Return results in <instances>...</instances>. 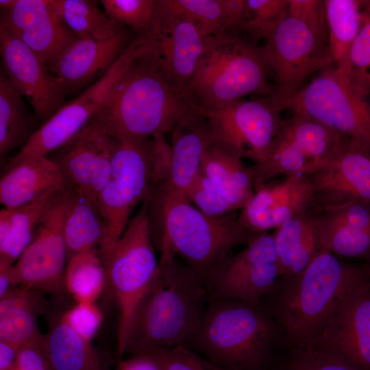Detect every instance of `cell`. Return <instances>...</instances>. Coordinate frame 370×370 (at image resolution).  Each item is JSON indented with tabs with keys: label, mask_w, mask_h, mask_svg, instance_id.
<instances>
[{
	"label": "cell",
	"mask_w": 370,
	"mask_h": 370,
	"mask_svg": "<svg viewBox=\"0 0 370 370\" xmlns=\"http://www.w3.org/2000/svg\"><path fill=\"white\" fill-rule=\"evenodd\" d=\"M370 283V263L356 264L322 249L301 272L280 277L262 299L292 349L308 346L338 308Z\"/></svg>",
	"instance_id": "6da1fadb"
},
{
	"label": "cell",
	"mask_w": 370,
	"mask_h": 370,
	"mask_svg": "<svg viewBox=\"0 0 370 370\" xmlns=\"http://www.w3.org/2000/svg\"><path fill=\"white\" fill-rule=\"evenodd\" d=\"M153 45L132 62L90 121L112 138L140 140L164 135L197 104L190 92L164 74Z\"/></svg>",
	"instance_id": "7a4b0ae2"
},
{
	"label": "cell",
	"mask_w": 370,
	"mask_h": 370,
	"mask_svg": "<svg viewBox=\"0 0 370 370\" xmlns=\"http://www.w3.org/2000/svg\"><path fill=\"white\" fill-rule=\"evenodd\" d=\"M156 275L134 316L126 353L188 347L208 302L197 274L169 251H161Z\"/></svg>",
	"instance_id": "3957f363"
},
{
	"label": "cell",
	"mask_w": 370,
	"mask_h": 370,
	"mask_svg": "<svg viewBox=\"0 0 370 370\" xmlns=\"http://www.w3.org/2000/svg\"><path fill=\"white\" fill-rule=\"evenodd\" d=\"M148 213L153 241L160 251L180 258L203 282L234 247L246 245L258 234L239 223L236 211L211 217L188 199L167 195L154 186Z\"/></svg>",
	"instance_id": "277c9868"
},
{
	"label": "cell",
	"mask_w": 370,
	"mask_h": 370,
	"mask_svg": "<svg viewBox=\"0 0 370 370\" xmlns=\"http://www.w3.org/2000/svg\"><path fill=\"white\" fill-rule=\"evenodd\" d=\"M280 339L262 301L213 299L187 348L227 370H263Z\"/></svg>",
	"instance_id": "5b68a950"
},
{
	"label": "cell",
	"mask_w": 370,
	"mask_h": 370,
	"mask_svg": "<svg viewBox=\"0 0 370 370\" xmlns=\"http://www.w3.org/2000/svg\"><path fill=\"white\" fill-rule=\"evenodd\" d=\"M269 73L260 47L238 32H225L206 37L190 91L197 105L208 107L247 95L271 96Z\"/></svg>",
	"instance_id": "8992f818"
},
{
	"label": "cell",
	"mask_w": 370,
	"mask_h": 370,
	"mask_svg": "<svg viewBox=\"0 0 370 370\" xmlns=\"http://www.w3.org/2000/svg\"><path fill=\"white\" fill-rule=\"evenodd\" d=\"M149 197L141 204L114 247L101 256L106 283L119 308L116 352L118 360L126 353L136 310L149 291L158 269L149 225Z\"/></svg>",
	"instance_id": "52a82bcc"
},
{
	"label": "cell",
	"mask_w": 370,
	"mask_h": 370,
	"mask_svg": "<svg viewBox=\"0 0 370 370\" xmlns=\"http://www.w3.org/2000/svg\"><path fill=\"white\" fill-rule=\"evenodd\" d=\"M153 137L123 140L112 137V169L97 206L106 234L99 251L106 254L124 232L131 214L149 196L159 179L160 164Z\"/></svg>",
	"instance_id": "ba28073f"
},
{
	"label": "cell",
	"mask_w": 370,
	"mask_h": 370,
	"mask_svg": "<svg viewBox=\"0 0 370 370\" xmlns=\"http://www.w3.org/2000/svg\"><path fill=\"white\" fill-rule=\"evenodd\" d=\"M273 99L282 110L314 119L370 153V103L334 66L322 71L293 96Z\"/></svg>",
	"instance_id": "9c48e42d"
},
{
	"label": "cell",
	"mask_w": 370,
	"mask_h": 370,
	"mask_svg": "<svg viewBox=\"0 0 370 370\" xmlns=\"http://www.w3.org/2000/svg\"><path fill=\"white\" fill-rule=\"evenodd\" d=\"M195 108L206 120L212 146L254 164L265 160L284 120L271 96Z\"/></svg>",
	"instance_id": "30bf717a"
},
{
	"label": "cell",
	"mask_w": 370,
	"mask_h": 370,
	"mask_svg": "<svg viewBox=\"0 0 370 370\" xmlns=\"http://www.w3.org/2000/svg\"><path fill=\"white\" fill-rule=\"evenodd\" d=\"M152 45V35L147 27L136 34L103 75L42 123L16 155L47 156L66 143L105 106L132 62Z\"/></svg>",
	"instance_id": "8fae6325"
},
{
	"label": "cell",
	"mask_w": 370,
	"mask_h": 370,
	"mask_svg": "<svg viewBox=\"0 0 370 370\" xmlns=\"http://www.w3.org/2000/svg\"><path fill=\"white\" fill-rule=\"evenodd\" d=\"M345 136L300 114L283 120L265 160L251 166L254 185L279 175H308L332 156Z\"/></svg>",
	"instance_id": "7c38bea8"
},
{
	"label": "cell",
	"mask_w": 370,
	"mask_h": 370,
	"mask_svg": "<svg viewBox=\"0 0 370 370\" xmlns=\"http://www.w3.org/2000/svg\"><path fill=\"white\" fill-rule=\"evenodd\" d=\"M260 48L278 84L271 95L276 100L293 96L312 74L334 64L328 44L288 16L264 38Z\"/></svg>",
	"instance_id": "4fadbf2b"
},
{
	"label": "cell",
	"mask_w": 370,
	"mask_h": 370,
	"mask_svg": "<svg viewBox=\"0 0 370 370\" xmlns=\"http://www.w3.org/2000/svg\"><path fill=\"white\" fill-rule=\"evenodd\" d=\"M279 278L273 234L258 233L239 253H230L209 271L204 284L213 299L260 302Z\"/></svg>",
	"instance_id": "5bb4252c"
},
{
	"label": "cell",
	"mask_w": 370,
	"mask_h": 370,
	"mask_svg": "<svg viewBox=\"0 0 370 370\" xmlns=\"http://www.w3.org/2000/svg\"><path fill=\"white\" fill-rule=\"evenodd\" d=\"M72 195L68 188L56 195L14 264L20 286L56 295L65 289L68 252L64 227Z\"/></svg>",
	"instance_id": "9a60e30c"
},
{
	"label": "cell",
	"mask_w": 370,
	"mask_h": 370,
	"mask_svg": "<svg viewBox=\"0 0 370 370\" xmlns=\"http://www.w3.org/2000/svg\"><path fill=\"white\" fill-rule=\"evenodd\" d=\"M149 28L153 40L152 51L161 69L175 85L190 92L206 37L166 0H156Z\"/></svg>",
	"instance_id": "2e32d148"
},
{
	"label": "cell",
	"mask_w": 370,
	"mask_h": 370,
	"mask_svg": "<svg viewBox=\"0 0 370 370\" xmlns=\"http://www.w3.org/2000/svg\"><path fill=\"white\" fill-rule=\"evenodd\" d=\"M1 68L44 123L64 104L68 92L47 64L15 36L0 27Z\"/></svg>",
	"instance_id": "e0dca14e"
},
{
	"label": "cell",
	"mask_w": 370,
	"mask_h": 370,
	"mask_svg": "<svg viewBox=\"0 0 370 370\" xmlns=\"http://www.w3.org/2000/svg\"><path fill=\"white\" fill-rule=\"evenodd\" d=\"M68 188L97 204L112 169V137L92 121L49 156Z\"/></svg>",
	"instance_id": "ac0fdd59"
},
{
	"label": "cell",
	"mask_w": 370,
	"mask_h": 370,
	"mask_svg": "<svg viewBox=\"0 0 370 370\" xmlns=\"http://www.w3.org/2000/svg\"><path fill=\"white\" fill-rule=\"evenodd\" d=\"M308 176L318 214L349 203H370V153L347 138Z\"/></svg>",
	"instance_id": "d6986e66"
},
{
	"label": "cell",
	"mask_w": 370,
	"mask_h": 370,
	"mask_svg": "<svg viewBox=\"0 0 370 370\" xmlns=\"http://www.w3.org/2000/svg\"><path fill=\"white\" fill-rule=\"evenodd\" d=\"M0 27L49 64L75 37L62 20L55 0H1Z\"/></svg>",
	"instance_id": "ffe728a7"
},
{
	"label": "cell",
	"mask_w": 370,
	"mask_h": 370,
	"mask_svg": "<svg viewBox=\"0 0 370 370\" xmlns=\"http://www.w3.org/2000/svg\"><path fill=\"white\" fill-rule=\"evenodd\" d=\"M254 193L238 215L239 223L256 232L276 229L304 214H318L308 175H291L276 183L254 185Z\"/></svg>",
	"instance_id": "44dd1931"
},
{
	"label": "cell",
	"mask_w": 370,
	"mask_h": 370,
	"mask_svg": "<svg viewBox=\"0 0 370 370\" xmlns=\"http://www.w3.org/2000/svg\"><path fill=\"white\" fill-rule=\"evenodd\" d=\"M306 347L332 356L354 370H370V283L338 308Z\"/></svg>",
	"instance_id": "7402d4cb"
},
{
	"label": "cell",
	"mask_w": 370,
	"mask_h": 370,
	"mask_svg": "<svg viewBox=\"0 0 370 370\" xmlns=\"http://www.w3.org/2000/svg\"><path fill=\"white\" fill-rule=\"evenodd\" d=\"M125 28L106 40L75 37L47 66L73 95L99 79L117 60L132 40Z\"/></svg>",
	"instance_id": "603a6c76"
},
{
	"label": "cell",
	"mask_w": 370,
	"mask_h": 370,
	"mask_svg": "<svg viewBox=\"0 0 370 370\" xmlns=\"http://www.w3.org/2000/svg\"><path fill=\"white\" fill-rule=\"evenodd\" d=\"M210 145L206 120L195 107L171 130V145L165 173L154 186L167 195L186 199Z\"/></svg>",
	"instance_id": "cb8c5ba5"
},
{
	"label": "cell",
	"mask_w": 370,
	"mask_h": 370,
	"mask_svg": "<svg viewBox=\"0 0 370 370\" xmlns=\"http://www.w3.org/2000/svg\"><path fill=\"white\" fill-rule=\"evenodd\" d=\"M315 223L321 249L341 258L370 263V203L323 209L316 215Z\"/></svg>",
	"instance_id": "d4e9b609"
},
{
	"label": "cell",
	"mask_w": 370,
	"mask_h": 370,
	"mask_svg": "<svg viewBox=\"0 0 370 370\" xmlns=\"http://www.w3.org/2000/svg\"><path fill=\"white\" fill-rule=\"evenodd\" d=\"M67 188L57 164L48 156H14L7 160L0 179V202L14 209Z\"/></svg>",
	"instance_id": "484cf974"
},
{
	"label": "cell",
	"mask_w": 370,
	"mask_h": 370,
	"mask_svg": "<svg viewBox=\"0 0 370 370\" xmlns=\"http://www.w3.org/2000/svg\"><path fill=\"white\" fill-rule=\"evenodd\" d=\"M42 293L18 286L0 297V341L19 347L27 345L42 346L38 317L47 312Z\"/></svg>",
	"instance_id": "4316f807"
},
{
	"label": "cell",
	"mask_w": 370,
	"mask_h": 370,
	"mask_svg": "<svg viewBox=\"0 0 370 370\" xmlns=\"http://www.w3.org/2000/svg\"><path fill=\"white\" fill-rule=\"evenodd\" d=\"M314 214L297 216L272 234L280 277H289L304 270L322 250Z\"/></svg>",
	"instance_id": "83f0119b"
},
{
	"label": "cell",
	"mask_w": 370,
	"mask_h": 370,
	"mask_svg": "<svg viewBox=\"0 0 370 370\" xmlns=\"http://www.w3.org/2000/svg\"><path fill=\"white\" fill-rule=\"evenodd\" d=\"M42 349L52 370H108L88 340L62 317L51 323Z\"/></svg>",
	"instance_id": "f1b7e54d"
},
{
	"label": "cell",
	"mask_w": 370,
	"mask_h": 370,
	"mask_svg": "<svg viewBox=\"0 0 370 370\" xmlns=\"http://www.w3.org/2000/svg\"><path fill=\"white\" fill-rule=\"evenodd\" d=\"M201 171L236 210L243 209L254 193L251 167L246 166L242 159L214 146L207 149Z\"/></svg>",
	"instance_id": "f546056e"
},
{
	"label": "cell",
	"mask_w": 370,
	"mask_h": 370,
	"mask_svg": "<svg viewBox=\"0 0 370 370\" xmlns=\"http://www.w3.org/2000/svg\"><path fill=\"white\" fill-rule=\"evenodd\" d=\"M59 192L48 193L16 208H3L1 210V263L8 264L16 263L32 241L40 220Z\"/></svg>",
	"instance_id": "4dcf8cb0"
},
{
	"label": "cell",
	"mask_w": 370,
	"mask_h": 370,
	"mask_svg": "<svg viewBox=\"0 0 370 370\" xmlns=\"http://www.w3.org/2000/svg\"><path fill=\"white\" fill-rule=\"evenodd\" d=\"M23 96L1 67L0 72V159L24 146L36 132L35 119L26 108Z\"/></svg>",
	"instance_id": "1f68e13d"
},
{
	"label": "cell",
	"mask_w": 370,
	"mask_h": 370,
	"mask_svg": "<svg viewBox=\"0 0 370 370\" xmlns=\"http://www.w3.org/2000/svg\"><path fill=\"white\" fill-rule=\"evenodd\" d=\"M72 193L64 227L68 260L84 251L100 249L106 234L97 204L73 190Z\"/></svg>",
	"instance_id": "d6a6232c"
},
{
	"label": "cell",
	"mask_w": 370,
	"mask_h": 370,
	"mask_svg": "<svg viewBox=\"0 0 370 370\" xmlns=\"http://www.w3.org/2000/svg\"><path fill=\"white\" fill-rule=\"evenodd\" d=\"M328 45L335 69L343 73L362 23V0H324Z\"/></svg>",
	"instance_id": "836d02e7"
},
{
	"label": "cell",
	"mask_w": 370,
	"mask_h": 370,
	"mask_svg": "<svg viewBox=\"0 0 370 370\" xmlns=\"http://www.w3.org/2000/svg\"><path fill=\"white\" fill-rule=\"evenodd\" d=\"M64 23L79 38L106 40L125 27L103 13L96 1L55 0Z\"/></svg>",
	"instance_id": "e575fe53"
},
{
	"label": "cell",
	"mask_w": 370,
	"mask_h": 370,
	"mask_svg": "<svg viewBox=\"0 0 370 370\" xmlns=\"http://www.w3.org/2000/svg\"><path fill=\"white\" fill-rule=\"evenodd\" d=\"M106 284V271L99 249L84 251L69 258L64 278L65 288L77 302H95Z\"/></svg>",
	"instance_id": "d590c367"
},
{
	"label": "cell",
	"mask_w": 370,
	"mask_h": 370,
	"mask_svg": "<svg viewBox=\"0 0 370 370\" xmlns=\"http://www.w3.org/2000/svg\"><path fill=\"white\" fill-rule=\"evenodd\" d=\"M341 73L360 95H370V0H362L361 26Z\"/></svg>",
	"instance_id": "8d00e7d4"
},
{
	"label": "cell",
	"mask_w": 370,
	"mask_h": 370,
	"mask_svg": "<svg viewBox=\"0 0 370 370\" xmlns=\"http://www.w3.org/2000/svg\"><path fill=\"white\" fill-rule=\"evenodd\" d=\"M247 7L241 31L256 45L288 16V0H247Z\"/></svg>",
	"instance_id": "74e56055"
},
{
	"label": "cell",
	"mask_w": 370,
	"mask_h": 370,
	"mask_svg": "<svg viewBox=\"0 0 370 370\" xmlns=\"http://www.w3.org/2000/svg\"><path fill=\"white\" fill-rule=\"evenodd\" d=\"M207 37L226 31V23L221 0H166Z\"/></svg>",
	"instance_id": "f35d334b"
},
{
	"label": "cell",
	"mask_w": 370,
	"mask_h": 370,
	"mask_svg": "<svg viewBox=\"0 0 370 370\" xmlns=\"http://www.w3.org/2000/svg\"><path fill=\"white\" fill-rule=\"evenodd\" d=\"M100 3L109 17L138 34L150 25L156 0H101Z\"/></svg>",
	"instance_id": "ab89813d"
},
{
	"label": "cell",
	"mask_w": 370,
	"mask_h": 370,
	"mask_svg": "<svg viewBox=\"0 0 370 370\" xmlns=\"http://www.w3.org/2000/svg\"><path fill=\"white\" fill-rule=\"evenodd\" d=\"M137 353H145L152 356L162 370H227L184 346L151 348Z\"/></svg>",
	"instance_id": "60d3db41"
},
{
	"label": "cell",
	"mask_w": 370,
	"mask_h": 370,
	"mask_svg": "<svg viewBox=\"0 0 370 370\" xmlns=\"http://www.w3.org/2000/svg\"><path fill=\"white\" fill-rule=\"evenodd\" d=\"M186 199L202 212L211 217H222L236 211L201 170L188 190Z\"/></svg>",
	"instance_id": "b9f144b4"
},
{
	"label": "cell",
	"mask_w": 370,
	"mask_h": 370,
	"mask_svg": "<svg viewBox=\"0 0 370 370\" xmlns=\"http://www.w3.org/2000/svg\"><path fill=\"white\" fill-rule=\"evenodd\" d=\"M281 370H354L341 360L310 348L291 349Z\"/></svg>",
	"instance_id": "7bdbcfd3"
},
{
	"label": "cell",
	"mask_w": 370,
	"mask_h": 370,
	"mask_svg": "<svg viewBox=\"0 0 370 370\" xmlns=\"http://www.w3.org/2000/svg\"><path fill=\"white\" fill-rule=\"evenodd\" d=\"M288 16L304 23L328 44V29L324 1L288 0Z\"/></svg>",
	"instance_id": "ee69618b"
},
{
	"label": "cell",
	"mask_w": 370,
	"mask_h": 370,
	"mask_svg": "<svg viewBox=\"0 0 370 370\" xmlns=\"http://www.w3.org/2000/svg\"><path fill=\"white\" fill-rule=\"evenodd\" d=\"M62 316L77 332L90 341L102 321L101 310L92 301H78Z\"/></svg>",
	"instance_id": "f6af8a7d"
},
{
	"label": "cell",
	"mask_w": 370,
	"mask_h": 370,
	"mask_svg": "<svg viewBox=\"0 0 370 370\" xmlns=\"http://www.w3.org/2000/svg\"><path fill=\"white\" fill-rule=\"evenodd\" d=\"M15 370H52L42 349L38 345L19 348Z\"/></svg>",
	"instance_id": "bcb514c9"
},
{
	"label": "cell",
	"mask_w": 370,
	"mask_h": 370,
	"mask_svg": "<svg viewBox=\"0 0 370 370\" xmlns=\"http://www.w3.org/2000/svg\"><path fill=\"white\" fill-rule=\"evenodd\" d=\"M226 23V31L238 32L247 17V0H221Z\"/></svg>",
	"instance_id": "7dc6e473"
},
{
	"label": "cell",
	"mask_w": 370,
	"mask_h": 370,
	"mask_svg": "<svg viewBox=\"0 0 370 370\" xmlns=\"http://www.w3.org/2000/svg\"><path fill=\"white\" fill-rule=\"evenodd\" d=\"M116 370H162L159 363L145 353L131 354L128 358L118 360Z\"/></svg>",
	"instance_id": "c3c4849f"
},
{
	"label": "cell",
	"mask_w": 370,
	"mask_h": 370,
	"mask_svg": "<svg viewBox=\"0 0 370 370\" xmlns=\"http://www.w3.org/2000/svg\"><path fill=\"white\" fill-rule=\"evenodd\" d=\"M18 286L20 281L14 264L0 262V297Z\"/></svg>",
	"instance_id": "681fc988"
},
{
	"label": "cell",
	"mask_w": 370,
	"mask_h": 370,
	"mask_svg": "<svg viewBox=\"0 0 370 370\" xmlns=\"http://www.w3.org/2000/svg\"><path fill=\"white\" fill-rule=\"evenodd\" d=\"M19 348L0 341V370H15Z\"/></svg>",
	"instance_id": "f907efd6"
}]
</instances>
